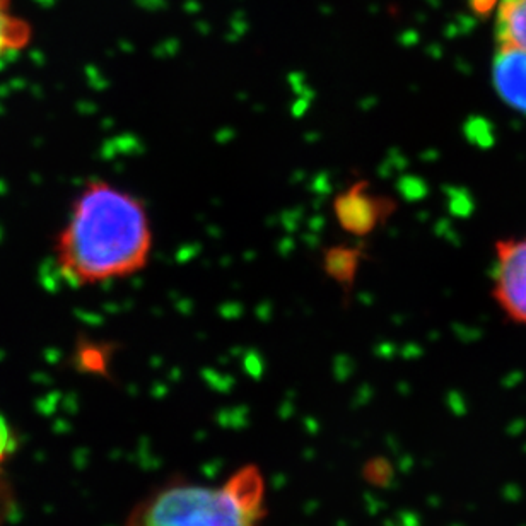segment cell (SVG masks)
Returning a JSON list of instances; mask_svg holds the SVG:
<instances>
[{
	"mask_svg": "<svg viewBox=\"0 0 526 526\" xmlns=\"http://www.w3.org/2000/svg\"><path fill=\"white\" fill-rule=\"evenodd\" d=\"M53 250L60 274L77 288L135 276L147 269L154 250L147 203L116 184L91 180L74 198Z\"/></svg>",
	"mask_w": 526,
	"mask_h": 526,
	"instance_id": "cell-1",
	"label": "cell"
},
{
	"mask_svg": "<svg viewBox=\"0 0 526 526\" xmlns=\"http://www.w3.org/2000/svg\"><path fill=\"white\" fill-rule=\"evenodd\" d=\"M265 484L257 466H245L222 485L168 480L133 508L127 526H260Z\"/></svg>",
	"mask_w": 526,
	"mask_h": 526,
	"instance_id": "cell-2",
	"label": "cell"
},
{
	"mask_svg": "<svg viewBox=\"0 0 526 526\" xmlns=\"http://www.w3.org/2000/svg\"><path fill=\"white\" fill-rule=\"evenodd\" d=\"M398 209L395 198L376 194L366 178H357L333 197L332 214L349 236L364 241Z\"/></svg>",
	"mask_w": 526,
	"mask_h": 526,
	"instance_id": "cell-3",
	"label": "cell"
},
{
	"mask_svg": "<svg viewBox=\"0 0 526 526\" xmlns=\"http://www.w3.org/2000/svg\"><path fill=\"white\" fill-rule=\"evenodd\" d=\"M494 299L514 323L526 327V238L497 241Z\"/></svg>",
	"mask_w": 526,
	"mask_h": 526,
	"instance_id": "cell-4",
	"label": "cell"
},
{
	"mask_svg": "<svg viewBox=\"0 0 526 526\" xmlns=\"http://www.w3.org/2000/svg\"><path fill=\"white\" fill-rule=\"evenodd\" d=\"M492 76L502 101L516 112L526 113V52L499 45L494 57Z\"/></svg>",
	"mask_w": 526,
	"mask_h": 526,
	"instance_id": "cell-5",
	"label": "cell"
},
{
	"mask_svg": "<svg viewBox=\"0 0 526 526\" xmlns=\"http://www.w3.org/2000/svg\"><path fill=\"white\" fill-rule=\"evenodd\" d=\"M367 248L364 241L337 243L321 251V270L333 284L344 292V297H351L356 288L360 267L367 260Z\"/></svg>",
	"mask_w": 526,
	"mask_h": 526,
	"instance_id": "cell-6",
	"label": "cell"
},
{
	"mask_svg": "<svg viewBox=\"0 0 526 526\" xmlns=\"http://www.w3.org/2000/svg\"><path fill=\"white\" fill-rule=\"evenodd\" d=\"M496 36L499 45L526 52V0H499Z\"/></svg>",
	"mask_w": 526,
	"mask_h": 526,
	"instance_id": "cell-7",
	"label": "cell"
},
{
	"mask_svg": "<svg viewBox=\"0 0 526 526\" xmlns=\"http://www.w3.org/2000/svg\"><path fill=\"white\" fill-rule=\"evenodd\" d=\"M31 41V26L11 11V0H0V55L19 52Z\"/></svg>",
	"mask_w": 526,
	"mask_h": 526,
	"instance_id": "cell-8",
	"label": "cell"
},
{
	"mask_svg": "<svg viewBox=\"0 0 526 526\" xmlns=\"http://www.w3.org/2000/svg\"><path fill=\"white\" fill-rule=\"evenodd\" d=\"M11 450H13V434H11L6 419L0 415V518H2L7 501L11 499V492L7 490L6 482V461L9 458Z\"/></svg>",
	"mask_w": 526,
	"mask_h": 526,
	"instance_id": "cell-9",
	"label": "cell"
}]
</instances>
